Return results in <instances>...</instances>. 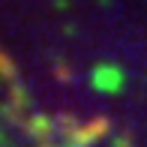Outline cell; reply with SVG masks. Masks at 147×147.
<instances>
[{
	"instance_id": "obj_1",
	"label": "cell",
	"mask_w": 147,
	"mask_h": 147,
	"mask_svg": "<svg viewBox=\"0 0 147 147\" xmlns=\"http://www.w3.org/2000/svg\"><path fill=\"white\" fill-rule=\"evenodd\" d=\"M123 69L114 63H96L93 66V72H90V84H93V90H99V93H120L123 90Z\"/></svg>"
},
{
	"instance_id": "obj_2",
	"label": "cell",
	"mask_w": 147,
	"mask_h": 147,
	"mask_svg": "<svg viewBox=\"0 0 147 147\" xmlns=\"http://www.w3.org/2000/svg\"><path fill=\"white\" fill-rule=\"evenodd\" d=\"M108 132H111V120L105 117V114H99V117L87 120V123L75 132V138L66 141V144H72V147H90V144H96L99 138H105Z\"/></svg>"
},
{
	"instance_id": "obj_3",
	"label": "cell",
	"mask_w": 147,
	"mask_h": 147,
	"mask_svg": "<svg viewBox=\"0 0 147 147\" xmlns=\"http://www.w3.org/2000/svg\"><path fill=\"white\" fill-rule=\"evenodd\" d=\"M24 129L42 144V141H51V138H54V129H57V126H54V120H51L48 114H30Z\"/></svg>"
},
{
	"instance_id": "obj_4",
	"label": "cell",
	"mask_w": 147,
	"mask_h": 147,
	"mask_svg": "<svg viewBox=\"0 0 147 147\" xmlns=\"http://www.w3.org/2000/svg\"><path fill=\"white\" fill-rule=\"evenodd\" d=\"M54 126H57V132L66 138V141H72V138H75V132L81 129V123H78L72 114H57V117H54Z\"/></svg>"
},
{
	"instance_id": "obj_5",
	"label": "cell",
	"mask_w": 147,
	"mask_h": 147,
	"mask_svg": "<svg viewBox=\"0 0 147 147\" xmlns=\"http://www.w3.org/2000/svg\"><path fill=\"white\" fill-rule=\"evenodd\" d=\"M9 105H15V108H30V93L21 87V84H12L9 87Z\"/></svg>"
},
{
	"instance_id": "obj_6",
	"label": "cell",
	"mask_w": 147,
	"mask_h": 147,
	"mask_svg": "<svg viewBox=\"0 0 147 147\" xmlns=\"http://www.w3.org/2000/svg\"><path fill=\"white\" fill-rule=\"evenodd\" d=\"M0 78H6V81H12V84H15V78H18L15 63H12V57L6 54L3 48H0Z\"/></svg>"
},
{
	"instance_id": "obj_7",
	"label": "cell",
	"mask_w": 147,
	"mask_h": 147,
	"mask_svg": "<svg viewBox=\"0 0 147 147\" xmlns=\"http://www.w3.org/2000/svg\"><path fill=\"white\" fill-rule=\"evenodd\" d=\"M0 114L9 120V123H15V126H27V120H24V111H21V108H15V105H9V102L0 108Z\"/></svg>"
},
{
	"instance_id": "obj_8",
	"label": "cell",
	"mask_w": 147,
	"mask_h": 147,
	"mask_svg": "<svg viewBox=\"0 0 147 147\" xmlns=\"http://www.w3.org/2000/svg\"><path fill=\"white\" fill-rule=\"evenodd\" d=\"M54 75L60 78V81H72V72L66 69V63H57V69H54Z\"/></svg>"
},
{
	"instance_id": "obj_9",
	"label": "cell",
	"mask_w": 147,
	"mask_h": 147,
	"mask_svg": "<svg viewBox=\"0 0 147 147\" xmlns=\"http://www.w3.org/2000/svg\"><path fill=\"white\" fill-rule=\"evenodd\" d=\"M114 147H129V132H120L114 138Z\"/></svg>"
},
{
	"instance_id": "obj_10",
	"label": "cell",
	"mask_w": 147,
	"mask_h": 147,
	"mask_svg": "<svg viewBox=\"0 0 147 147\" xmlns=\"http://www.w3.org/2000/svg\"><path fill=\"white\" fill-rule=\"evenodd\" d=\"M0 147H9V141H6V138H3V135H0Z\"/></svg>"
}]
</instances>
